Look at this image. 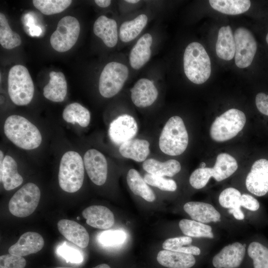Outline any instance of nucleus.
<instances>
[{"instance_id": "1", "label": "nucleus", "mask_w": 268, "mask_h": 268, "mask_svg": "<svg viewBox=\"0 0 268 268\" xmlns=\"http://www.w3.org/2000/svg\"><path fill=\"white\" fill-rule=\"evenodd\" d=\"M4 132L10 141L23 149H35L42 142V135L38 129L19 115H12L6 119Z\"/></svg>"}, {"instance_id": "2", "label": "nucleus", "mask_w": 268, "mask_h": 268, "mask_svg": "<svg viewBox=\"0 0 268 268\" xmlns=\"http://www.w3.org/2000/svg\"><path fill=\"white\" fill-rule=\"evenodd\" d=\"M183 65L185 75L195 84L203 83L210 75V58L203 46L197 42L191 43L185 49Z\"/></svg>"}, {"instance_id": "3", "label": "nucleus", "mask_w": 268, "mask_h": 268, "mask_svg": "<svg viewBox=\"0 0 268 268\" xmlns=\"http://www.w3.org/2000/svg\"><path fill=\"white\" fill-rule=\"evenodd\" d=\"M84 177L83 160L74 151H68L61 158L58 173L59 184L64 191L72 193L82 186Z\"/></svg>"}, {"instance_id": "4", "label": "nucleus", "mask_w": 268, "mask_h": 268, "mask_svg": "<svg viewBox=\"0 0 268 268\" xmlns=\"http://www.w3.org/2000/svg\"><path fill=\"white\" fill-rule=\"evenodd\" d=\"M188 143V134L182 119L177 116L171 117L160 135V150L166 154L177 156L185 151Z\"/></svg>"}, {"instance_id": "5", "label": "nucleus", "mask_w": 268, "mask_h": 268, "mask_svg": "<svg viewBox=\"0 0 268 268\" xmlns=\"http://www.w3.org/2000/svg\"><path fill=\"white\" fill-rule=\"evenodd\" d=\"M8 92L11 100L18 106L26 105L32 100L34 84L28 70L24 66L16 65L10 69Z\"/></svg>"}, {"instance_id": "6", "label": "nucleus", "mask_w": 268, "mask_h": 268, "mask_svg": "<svg viewBox=\"0 0 268 268\" xmlns=\"http://www.w3.org/2000/svg\"><path fill=\"white\" fill-rule=\"evenodd\" d=\"M246 121V116L242 111L234 108L229 109L215 118L210 128V135L217 142L228 140L243 129Z\"/></svg>"}, {"instance_id": "7", "label": "nucleus", "mask_w": 268, "mask_h": 268, "mask_svg": "<svg viewBox=\"0 0 268 268\" xmlns=\"http://www.w3.org/2000/svg\"><path fill=\"white\" fill-rule=\"evenodd\" d=\"M128 76L129 69L126 65L117 62L108 63L99 77L100 94L105 98L113 97L122 89Z\"/></svg>"}, {"instance_id": "8", "label": "nucleus", "mask_w": 268, "mask_h": 268, "mask_svg": "<svg viewBox=\"0 0 268 268\" xmlns=\"http://www.w3.org/2000/svg\"><path fill=\"white\" fill-rule=\"evenodd\" d=\"M40 197L39 187L33 183H27L11 198L8 203L9 210L16 217H27L37 208Z\"/></svg>"}, {"instance_id": "9", "label": "nucleus", "mask_w": 268, "mask_h": 268, "mask_svg": "<svg viewBox=\"0 0 268 268\" xmlns=\"http://www.w3.org/2000/svg\"><path fill=\"white\" fill-rule=\"evenodd\" d=\"M80 31L79 22L75 17L69 15L63 17L51 36V45L56 51L67 52L76 43Z\"/></svg>"}, {"instance_id": "10", "label": "nucleus", "mask_w": 268, "mask_h": 268, "mask_svg": "<svg viewBox=\"0 0 268 268\" xmlns=\"http://www.w3.org/2000/svg\"><path fill=\"white\" fill-rule=\"evenodd\" d=\"M235 42V62L239 68L250 66L256 54L258 46L252 33L243 27L237 28L234 34Z\"/></svg>"}, {"instance_id": "11", "label": "nucleus", "mask_w": 268, "mask_h": 268, "mask_svg": "<svg viewBox=\"0 0 268 268\" xmlns=\"http://www.w3.org/2000/svg\"><path fill=\"white\" fill-rule=\"evenodd\" d=\"M246 186L252 194L263 197L268 193V160L256 161L246 179Z\"/></svg>"}, {"instance_id": "12", "label": "nucleus", "mask_w": 268, "mask_h": 268, "mask_svg": "<svg viewBox=\"0 0 268 268\" xmlns=\"http://www.w3.org/2000/svg\"><path fill=\"white\" fill-rule=\"evenodd\" d=\"M84 167L91 181L98 186L103 185L107 177L108 166L104 155L95 149L88 150L83 157Z\"/></svg>"}, {"instance_id": "13", "label": "nucleus", "mask_w": 268, "mask_h": 268, "mask_svg": "<svg viewBox=\"0 0 268 268\" xmlns=\"http://www.w3.org/2000/svg\"><path fill=\"white\" fill-rule=\"evenodd\" d=\"M138 127L136 121L132 116L122 115L114 120L109 128L111 140L116 144L132 139L136 134Z\"/></svg>"}, {"instance_id": "14", "label": "nucleus", "mask_w": 268, "mask_h": 268, "mask_svg": "<svg viewBox=\"0 0 268 268\" xmlns=\"http://www.w3.org/2000/svg\"><path fill=\"white\" fill-rule=\"evenodd\" d=\"M245 247L236 242L223 247L212 261L215 268H237L242 264L245 254Z\"/></svg>"}, {"instance_id": "15", "label": "nucleus", "mask_w": 268, "mask_h": 268, "mask_svg": "<svg viewBox=\"0 0 268 268\" xmlns=\"http://www.w3.org/2000/svg\"><path fill=\"white\" fill-rule=\"evenodd\" d=\"M133 103L139 108L151 105L156 100L158 90L153 82L147 78L138 79L131 89Z\"/></svg>"}, {"instance_id": "16", "label": "nucleus", "mask_w": 268, "mask_h": 268, "mask_svg": "<svg viewBox=\"0 0 268 268\" xmlns=\"http://www.w3.org/2000/svg\"><path fill=\"white\" fill-rule=\"evenodd\" d=\"M0 179L4 189L13 190L19 186L23 182V178L17 170V164L10 156H3L0 151Z\"/></svg>"}, {"instance_id": "17", "label": "nucleus", "mask_w": 268, "mask_h": 268, "mask_svg": "<svg viewBox=\"0 0 268 268\" xmlns=\"http://www.w3.org/2000/svg\"><path fill=\"white\" fill-rule=\"evenodd\" d=\"M44 245V240L38 233L27 232L23 234L16 243L11 246L8 252L21 257L35 254L40 251Z\"/></svg>"}, {"instance_id": "18", "label": "nucleus", "mask_w": 268, "mask_h": 268, "mask_svg": "<svg viewBox=\"0 0 268 268\" xmlns=\"http://www.w3.org/2000/svg\"><path fill=\"white\" fill-rule=\"evenodd\" d=\"M82 215L86 223L94 228L107 229L114 224V214L105 206H89L82 211Z\"/></svg>"}, {"instance_id": "19", "label": "nucleus", "mask_w": 268, "mask_h": 268, "mask_svg": "<svg viewBox=\"0 0 268 268\" xmlns=\"http://www.w3.org/2000/svg\"><path fill=\"white\" fill-rule=\"evenodd\" d=\"M59 232L67 239L78 247L86 248L89 236L86 229L77 222L68 219H61L57 224Z\"/></svg>"}, {"instance_id": "20", "label": "nucleus", "mask_w": 268, "mask_h": 268, "mask_svg": "<svg viewBox=\"0 0 268 268\" xmlns=\"http://www.w3.org/2000/svg\"><path fill=\"white\" fill-rule=\"evenodd\" d=\"M184 209L193 220L202 223L216 222L221 220L220 213L210 204L200 201H190Z\"/></svg>"}, {"instance_id": "21", "label": "nucleus", "mask_w": 268, "mask_h": 268, "mask_svg": "<svg viewBox=\"0 0 268 268\" xmlns=\"http://www.w3.org/2000/svg\"><path fill=\"white\" fill-rule=\"evenodd\" d=\"M152 37L149 33L143 35L132 49L129 55L131 67L134 69L142 67L150 60Z\"/></svg>"}, {"instance_id": "22", "label": "nucleus", "mask_w": 268, "mask_h": 268, "mask_svg": "<svg viewBox=\"0 0 268 268\" xmlns=\"http://www.w3.org/2000/svg\"><path fill=\"white\" fill-rule=\"evenodd\" d=\"M93 32L108 47L113 48L116 45L118 35L117 24L114 19L105 15L100 16L94 22Z\"/></svg>"}, {"instance_id": "23", "label": "nucleus", "mask_w": 268, "mask_h": 268, "mask_svg": "<svg viewBox=\"0 0 268 268\" xmlns=\"http://www.w3.org/2000/svg\"><path fill=\"white\" fill-rule=\"evenodd\" d=\"M50 80L43 88L44 97L53 102L63 101L67 93V82L64 74L60 71H52Z\"/></svg>"}, {"instance_id": "24", "label": "nucleus", "mask_w": 268, "mask_h": 268, "mask_svg": "<svg viewBox=\"0 0 268 268\" xmlns=\"http://www.w3.org/2000/svg\"><path fill=\"white\" fill-rule=\"evenodd\" d=\"M157 260L161 265L168 268H191L196 263L192 255L167 250L158 252Z\"/></svg>"}, {"instance_id": "25", "label": "nucleus", "mask_w": 268, "mask_h": 268, "mask_svg": "<svg viewBox=\"0 0 268 268\" xmlns=\"http://www.w3.org/2000/svg\"><path fill=\"white\" fill-rule=\"evenodd\" d=\"M217 56L224 60H232L235 54V42L230 26L221 27L218 33L215 46Z\"/></svg>"}, {"instance_id": "26", "label": "nucleus", "mask_w": 268, "mask_h": 268, "mask_svg": "<svg viewBox=\"0 0 268 268\" xmlns=\"http://www.w3.org/2000/svg\"><path fill=\"white\" fill-rule=\"evenodd\" d=\"M149 145L146 140L132 139L122 144L119 152L125 158L140 162L144 161L149 154Z\"/></svg>"}, {"instance_id": "27", "label": "nucleus", "mask_w": 268, "mask_h": 268, "mask_svg": "<svg viewBox=\"0 0 268 268\" xmlns=\"http://www.w3.org/2000/svg\"><path fill=\"white\" fill-rule=\"evenodd\" d=\"M142 167L148 173L160 177H173L181 169L180 162L175 159H170L162 162L153 158H149L143 162Z\"/></svg>"}, {"instance_id": "28", "label": "nucleus", "mask_w": 268, "mask_h": 268, "mask_svg": "<svg viewBox=\"0 0 268 268\" xmlns=\"http://www.w3.org/2000/svg\"><path fill=\"white\" fill-rule=\"evenodd\" d=\"M237 168L238 164L234 157L226 153H221L217 155L215 164L211 168L212 177L220 182L231 176Z\"/></svg>"}, {"instance_id": "29", "label": "nucleus", "mask_w": 268, "mask_h": 268, "mask_svg": "<svg viewBox=\"0 0 268 268\" xmlns=\"http://www.w3.org/2000/svg\"><path fill=\"white\" fill-rule=\"evenodd\" d=\"M127 181L130 189L134 195L141 197L149 202L155 200L154 192L135 169H131L129 170Z\"/></svg>"}, {"instance_id": "30", "label": "nucleus", "mask_w": 268, "mask_h": 268, "mask_svg": "<svg viewBox=\"0 0 268 268\" xmlns=\"http://www.w3.org/2000/svg\"><path fill=\"white\" fill-rule=\"evenodd\" d=\"M62 117L68 123H77L82 127H86L90 121V113L85 107L78 103L67 105L64 109Z\"/></svg>"}, {"instance_id": "31", "label": "nucleus", "mask_w": 268, "mask_h": 268, "mask_svg": "<svg viewBox=\"0 0 268 268\" xmlns=\"http://www.w3.org/2000/svg\"><path fill=\"white\" fill-rule=\"evenodd\" d=\"M148 17L141 14L134 19L123 22L119 30L120 40L123 42H129L135 39L145 27Z\"/></svg>"}, {"instance_id": "32", "label": "nucleus", "mask_w": 268, "mask_h": 268, "mask_svg": "<svg viewBox=\"0 0 268 268\" xmlns=\"http://www.w3.org/2000/svg\"><path fill=\"white\" fill-rule=\"evenodd\" d=\"M209 2L214 9L230 15L243 13L251 6V1L248 0H210Z\"/></svg>"}, {"instance_id": "33", "label": "nucleus", "mask_w": 268, "mask_h": 268, "mask_svg": "<svg viewBox=\"0 0 268 268\" xmlns=\"http://www.w3.org/2000/svg\"><path fill=\"white\" fill-rule=\"evenodd\" d=\"M179 226L182 232L190 237L213 238L214 237L209 225L194 220L183 219L180 221Z\"/></svg>"}, {"instance_id": "34", "label": "nucleus", "mask_w": 268, "mask_h": 268, "mask_svg": "<svg viewBox=\"0 0 268 268\" xmlns=\"http://www.w3.org/2000/svg\"><path fill=\"white\" fill-rule=\"evenodd\" d=\"M19 35L10 28L4 14L0 13V44L4 49L10 50L21 45Z\"/></svg>"}, {"instance_id": "35", "label": "nucleus", "mask_w": 268, "mask_h": 268, "mask_svg": "<svg viewBox=\"0 0 268 268\" xmlns=\"http://www.w3.org/2000/svg\"><path fill=\"white\" fill-rule=\"evenodd\" d=\"M247 252L253 261L254 268H268V247L253 241L249 244Z\"/></svg>"}, {"instance_id": "36", "label": "nucleus", "mask_w": 268, "mask_h": 268, "mask_svg": "<svg viewBox=\"0 0 268 268\" xmlns=\"http://www.w3.org/2000/svg\"><path fill=\"white\" fill-rule=\"evenodd\" d=\"M35 8L45 15L60 13L66 9L71 3L70 0H34Z\"/></svg>"}, {"instance_id": "37", "label": "nucleus", "mask_w": 268, "mask_h": 268, "mask_svg": "<svg viewBox=\"0 0 268 268\" xmlns=\"http://www.w3.org/2000/svg\"><path fill=\"white\" fill-rule=\"evenodd\" d=\"M241 194L237 189L230 187L223 190L219 195L218 201L224 208L234 209L241 207Z\"/></svg>"}, {"instance_id": "38", "label": "nucleus", "mask_w": 268, "mask_h": 268, "mask_svg": "<svg viewBox=\"0 0 268 268\" xmlns=\"http://www.w3.org/2000/svg\"><path fill=\"white\" fill-rule=\"evenodd\" d=\"M126 239V233L118 230L103 231L97 237L98 242L104 247H114L122 244Z\"/></svg>"}, {"instance_id": "39", "label": "nucleus", "mask_w": 268, "mask_h": 268, "mask_svg": "<svg viewBox=\"0 0 268 268\" xmlns=\"http://www.w3.org/2000/svg\"><path fill=\"white\" fill-rule=\"evenodd\" d=\"M145 182L160 190L165 191L174 192L177 189V184L172 179H168L149 173L146 174L144 176Z\"/></svg>"}, {"instance_id": "40", "label": "nucleus", "mask_w": 268, "mask_h": 268, "mask_svg": "<svg viewBox=\"0 0 268 268\" xmlns=\"http://www.w3.org/2000/svg\"><path fill=\"white\" fill-rule=\"evenodd\" d=\"M211 177V168H199L192 173L189 178V182L194 188L200 189L206 186Z\"/></svg>"}, {"instance_id": "41", "label": "nucleus", "mask_w": 268, "mask_h": 268, "mask_svg": "<svg viewBox=\"0 0 268 268\" xmlns=\"http://www.w3.org/2000/svg\"><path fill=\"white\" fill-rule=\"evenodd\" d=\"M57 251L58 254L67 262L79 264L83 261L81 252L78 249L69 246L66 242L59 245Z\"/></svg>"}, {"instance_id": "42", "label": "nucleus", "mask_w": 268, "mask_h": 268, "mask_svg": "<svg viewBox=\"0 0 268 268\" xmlns=\"http://www.w3.org/2000/svg\"><path fill=\"white\" fill-rule=\"evenodd\" d=\"M192 242L191 237L185 236L166 239L162 244V248L164 250L184 253L186 245Z\"/></svg>"}, {"instance_id": "43", "label": "nucleus", "mask_w": 268, "mask_h": 268, "mask_svg": "<svg viewBox=\"0 0 268 268\" xmlns=\"http://www.w3.org/2000/svg\"><path fill=\"white\" fill-rule=\"evenodd\" d=\"M26 260L21 256L6 254L0 257V268H24Z\"/></svg>"}, {"instance_id": "44", "label": "nucleus", "mask_w": 268, "mask_h": 268, "mask_svg": "<svg viewBox=\"0 0 268 268\" xmlns=\"http://www.w3.org/2000/svg\"><path fill=\"white\" fill-rule=\"evenodd\" d=\"M241 206L252 211L259 209L260 204L259 201L252 196L243 194L241 196Z\"/></svg>"}, {"instance_id": "45", "label": "nucleus", "mask_w": 268, "mask_h": 268, "mask_svg": "<svg viewBox=\"0 0 268 268\" xmlns=\"http://www.w3.org/2000/svg\"><path fill=\"white\" fill-rule=\"evenodd\" d=\"M255 103L258 111L268 116V94L264 92L258 93L256 96Z\"/></svg>"}, {"instance_id": "46", "label": "nucleus", "mask_w": 268, "mask_h": 268, "mask_svg": "<svg viewBox=\"0 0 268 268\" xmlns=\"http://www.w3.org/2000/svg\"><path fill=\"white\" fill-rule=\"evenodd\" d=\"M228 212L232 214L233 216L237 220H243L245 218L244 214L241 209V207L229 209Z\"/></svg>"}, {"instance_id": "47", "label": "nucleus", "mask_w": 268, "mask_h": 268, "mask_svg": "<svg viewBox=\"0 0 268 268\" xmlns=\"http://www.w3.org/2000/svg\"><path fill=\"white\" fill-rule=\"evenodd\" d=\"M94 2L98 6L103 8L109 6L111 3L110 0H95Z\"/></svg>"}, {"instance_id": "48", "label": "nucleus", "mask_w": 268, "mask_h": 268, "mask_svg": "<svg viewBox=\"0 0 268 268\" xmlns=\"http://www.w3.org/2000/svg\"><path fill=\"white\" fill-rule=\"evenodd\" d=\"M93 268H111L109 265L107 264H102L99 265Z\"/></svg>"}, {"instance_id": "49", "label": "nucleus", "mask_w": 268, "mask_h": 268, "mask_svg": "<svg viewBox=\"0 0 268 268\" xmlns=\"http://www.w3.org/2000/svg\"><path fill=\"white\" fill-rule=\"evenodd\" d=\"M126 1L127 2H129V3H137L139 1V0H126Z\"/></svg>"}, {"instance_id": "50", "label": "nucleus", "mask_w": 268, "mask_h": 268, "mask_svg": "<svg viewBox=\"0 0 268 268\" xmlns=\"http://www.w3.org/2000/svg\"><path fill=\"white\" fill-rule=\"evenodd\" d=\"M206 164L204 162H202L200 164V168H205Z\"/></svg>"}, {"instance_id": "51", "label": "nucleus", "mask_w": 268, "mask_h": 268, "mask_svg": "<svg viewBox=\"0 0 268 268\" xmlns=\"http://www.w3.org/2000/svg\"><path fill=\"white\" fill-rule=\"evenodd\" d=\"M266 41L267 44L268 45V31L267 32V34L266 36Z\"/></svg>"}, {"instance_id": "52", "label": "nucleus", "mask_w": 268, "mask_h": 268, "mask_svg": "<svg viewBox=\"0 0 268 268\" xmlns=\"http://www.w3.org/2000/svg\"><path fill=\"white\" fill-rule=\"evenodd\" d=\"M55 268H68V267H57Z\"/></svg>"}, {"instance_id": "53", "label": "nucleus", "mask_w": 268, "mask_h": 268, "mask_svg": "<svg viewBox=\"0 0 268 268\" xmlns=\"http://www.w3.org/2000/svg\"><path fill=\"white\" fill-rule=\"evenodd\" d=\"M243 246H244L245 247H246V244H244Z\"/></svg>"}]
</instances>
